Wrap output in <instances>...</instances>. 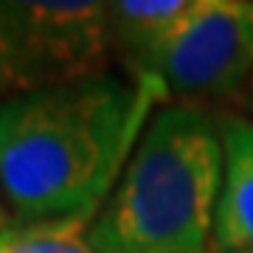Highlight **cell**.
<instances>
[{
  "label": "cell",
  "instance_id": "1",
  "mask_svg": "<svg viewBox=\"0 0 253 253\" xmlns=\"http://www.w3.org/2000/svg\"><path fill=\"white\" fill-rule=\"evenodd\" d=\"M155 79L99 73L0 104V191L20 222H93L135 152Z\"/></svg>",
  "mask_w": 253,
  "mask_h": 253
},
{
  "label": "cell",
  "instance_id": "2",
  "mask_svg": "<svg viewBox=\"0 0 253 253\" xmlns=\"http://www.w3.org/2000/svg\"><path fill=\"white\" fill-rule=\"evenodd\" d=\"M222 121L200 104L155 110L90 222L99 253H206L222 191Z\"/></svg>",
  "mask_w": 253,
  "mask_h": 253
},
{
  "label": "cell",
  "instance_id": "3",
  "mask_svg": "<svg viewBox=\"0 0 253 253\" xmlns=\"http://www.w3.org/2000/svg\"><path fill=\"white\" fill-rule=\"evenodd\" d=\"M107 3L0 0V104L107 73Z\"/></svg>",
  "mask_w": 253,
  "mask_h": 253
},
{
  "label": "cell",
  "instance_id": "4",
  "mask_svg": "<svg viewBox=\"0 0 253 253\" xmlns=\"http://www.w3.org/2000/svg\"><path fill=\"white\" fill-rule=\"evenodd\" d=\"M146 79L177 99H217L253 82V0H197Z\"/></svg>",
  "mask_w": 253,
  "mask_h": 253
},
{
  "label": "cell",
  "instance_id": "5",
  "mask_svg": "<svg viewBox=\"0 0 253 253\" xmlns=\"http://www.w3.org/2000/svg\"><path fill=\"white\" fill-rule=\"evenodd\" d=\"M197 0H116L107 3L110 48L132 71V79H146L163 51L169 48Z\"/></svg>",
  "mask_w": 253,
  "mask_h": 253
},
{
  "label": "cell",
  "instance_id": "6",
  "mask_svg": "<svg viewBox=\"0 0 253 253\" xmlns=\"http://www.w3.org/2000/svg\"><path fill=\"white\" fill-rule=\"evenodd\" d=\"M222 155L214 239L228 253H253V121H222Z\"/></svg>",
  "mask_w": 253,
  "mask_h": 253
},
{
  "label": "cell",
  "instance_id": "7",
  "mask_svg": "<svg viewBox=\"0 0 253 253\" xmlns=\"http://www.w3.org/2000/svg\"><path fill=\"white\" fill-rule=\"evenodd\" d=\"M90 222L84 219H37L0 228V253H99Z\"/></svg>",
  "mask_w": 253,
  "mask_h": 253
},
{
  "label": "cell",
  "instance_id": "8",
  "mask_svg": "<svg viewBox=\"0 0 253 253\" xmlns=\"http://www.w3.org/2000/svg\"><path fill=\"white\" fill-rule=\"evenodd\" d=\"M0 222H3V214H0Z\"/></svg>",
  "mask_w": 253,
  "mask_h": 253
},
{
  "label": "cell",
  "instance_id": "9",
  "mask_svg": "<svg viewBox=\"0 0 253 253\" xmlns=\"http://www.w3.org/2000/svg\"><path fill=\"white\" fill-rule=\"evenodd\" d=\"M0 228H3V222H0Z\"/></svg>",
  "mask_w": 253,
  "mask_h": 253
}]
</instances>
